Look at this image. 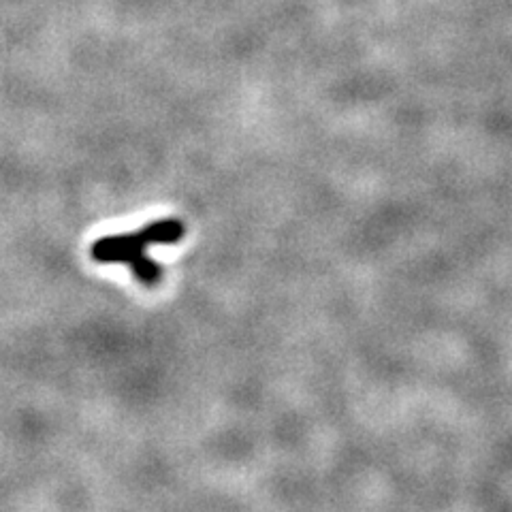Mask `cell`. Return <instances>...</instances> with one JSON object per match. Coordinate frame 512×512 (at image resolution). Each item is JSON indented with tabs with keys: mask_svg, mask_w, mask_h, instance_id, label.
I'll return each mask as SVG.
<instances>
[{
	"mask_svg": "<svg viewBox=\"0 0 512 512\" xmlns=\"http://www.w3.org/2000/svg\"><path fill=\"white\" fill-rule=\"evenodd\" d=\"M186 229L182 220L178 218H165L158 222H150L137 233H124V235H109L96 239L90 248L92 259L96 263L114 265L126 263L131 265L139 256L146 254V248L160 246V244H178L184 237Z\"/></svg>",
	"mask_w": 512,
	"mask_h": 512,
	"instance_id": "6da1fadb",
	"label": "cell"
},
{
	"mask_svg": "<svg viewBox=\"0 0 512 512\" xmlns=\"http://www.w3.org/2000/svg\"><path fill=\"white\" fill-rule=\"evenodd\" d=\"M131 269H133V276L146 286H154L163 280V267H160L156 261L148 259L146 254L139 256L137 261H133Z\"/></svg>",
	"mask_w": 512,
	"mask_h": 512,
	"instance_id": "7a4b0ae2",
	"label": "cell"
}]
</instances>
